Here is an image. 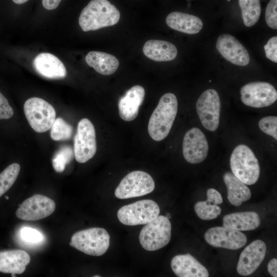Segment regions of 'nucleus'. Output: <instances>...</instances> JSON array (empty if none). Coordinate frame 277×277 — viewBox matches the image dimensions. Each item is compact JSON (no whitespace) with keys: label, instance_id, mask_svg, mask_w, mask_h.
<instances>
[{"label":"nucleus","instance_id":"nucleus-1","mask_svg":"<svg viewBox=\"0 0 277 277\" xmlns=\"http://www.w3.org/2000/svg\"><path fill=\"white\" fill-rule=\"evenodd\" d=\"M119 10L108 0H91L82 10L79 25L84 32L111 26L118 23Z\"/></svg>","mask_w":277,"mask_h":277},{"label":"nucleus","instance_id":"nucleus-2","mask_svg":"<svg viewBox=\"0 0 277 277\" xmlns=\"http://www.w3.org/2000/svg\"><path fill=\"white\" fill-rule=\"evenodd\" d=\"M177 100L172 93H167L160 98L152 112L148 125L150 136L155 141L165 139L169 134L177 111Z\"/></svg>","mask_w":277,"mask_h":277},{"label":"nucleus","instance_id":"nucleus-3","mask_svg":"<svg viewBox=\"0 0 277 277\" xmlns=\"http://www.w3.org/2000/svg\"><path fill=\"white\" fill-rule=\"evenodd\" d=\"M232 173L246 185L255 184L260 173L259 161L253 152L247 146H237L230 159Z\"/></svg>","mask_w":277,"mask_h":277},{"label":"nucleus","instance_id":"nucleus-4","mask_svg":"<svg viewBox=\"0 0 277 277\" xmlns=\"http://www.w3.org/2000/svg\"><path fill=\"white\" fill-rule=\"evenodd\" d=\"M110 235L102 228L93 227L78 231L73 234L69 245L83 253L101 256L108 250Z\"/></svg>","mask_w":277,"mask_h":277},{"label":"nucleus","instance_id":"nucleus-5","mask_svg":"<svg viewBox=\"0 0 277 277\" xmlns=\"http://www.w3.org/2000/svg\"><path fill=\"white\" fill-rule=\"evenodd\" d=\"M171 224L165 216L159 215L142 229L139 241L148 251H155L167 245L171 239Z\"/></svg>","mask_w":277,"mask_h":277},{"label":"nucleus","instance_id":"nucleus-6","mask_svg":"<svg viewBox=\"0 0 277 277\" xmlns=\"http://www.w3.org/2000/svg\"><path fill=\"white\" fill-rule=\"evenodd\" d=\"M24 111L30 126L38 133L51 129L55 120L54 108L41 98L34 97L27 100L24 105Z\"/></svg>","mask_w":277,"mask_h":277},{"label":"nucleus","instance_id":"nucleus-7","mask_svg":"<svg viewBox=\"0 0 277 277\" xmlns=\"http://www.w3.org/2000/svg\"><path fill=\"white\" fill-rule=\"evenodd\" d=\"M160 212L156 202L144 200L122 207L118 210L117 216L123 224L135 226L146 224L159 216Z\"/></svg>","mask_w":277,"mask_h":277},{"label":"nucleus","instance_id":"nucleus-8","mask_svg":"<svg viewBox=\"0 0 277 277\" xmlns=\"http://www.w3.org/2000/svg\"><path fill=\"white\" fill-rule=\"evenodd\" d=\"M154 188V180L149 174L143 171H134L121 180L114 194L118 199H129L147 194Z\"/></svg>","mask_w":277,"mask_h":277},{"label":"nucleus","instance_id":"nucleus-9","mask_svg":"<svg viewBox=\"0 0 277 277\" xmlns=\"http://www.w3.org/2000/svg\"><path fill=\"white\" fill-rule=\"evenodd\" d=\"M97 149L94 127L86 118L78 123L74 138V154L77 162L84 163L92 158Z\"/></svg>","mask_w":277,"mask_h":277},{"label":"nucleus","instance_id":"nucleus-10","mask_svg":"<svg viewBox=\"0 0 277 277\" xmlns=\"http://www.w3.org/2000/svg\"><path fill=\"white\" fill-rule=\"evenodd\" d=\"M221 100L216 90L209 89L199 97L196 111L203 127L210 131H215L220 123Z\"/></svg>","mask_w":277,"mask_h":277},{"label":"nucleus","instance_id":"nucleus-11","mask_svg":"<svg viewBox=\"0 0 277 277\" xmlns=\"http://www.w3.org/2000/svg\"><path fill=\"white\" fill-rule=\"evenodd\" d=\"M242 102L246 106L260 108L272 105L277 100L274 86L266 82H254L244 85L240 90Z\"/></svg>","mask_w":277,"mask_h":277},{"label":"nucleus","instance_id":"nucleus-12","mask_svg":"<svg viewBox=\"0 0 277 277\" xmlns=\"http://www.w3.org/2000/svg\"><path fill=\"white\" fill-rule=\"evenodd\" d=\"M55 207L54 201L50 198L36 194L25 200L16 210L15 214L24 221H37L51 215Z\"/></svg>","mask_w":277,"mask_h":277},{"label":"nucleus","instance_id":"nucleus-13","mask_svg":"<svg viewBox=\"0 0 277 277\" xmlns=\"http://www.w3.org/2000/svg\"><path fill=\"white\" fill-rule=\"evenodd\" d=\"M206 241L212 246L236 250L247 243L246 235L239 230L217 226L209 229L204 234Z\"/></svg>","mask_w":277,"mask_h":277},{"label":"nucleus","instance_id":"nucleus-14","mask_svg":"<svg viewBox=\"0 0 277 277\" xmlns=\"http://www.w3.org/2000/svg\"><path fill=\"white\" fill-rule=\"evenodd\" d=\"M209 150L208 142L204 133L193 127L185 133L183 143V154L185 160L191 164L202 162Z\"/></svg>","mask_w":277,"mask_h":277},{"label":"nucleus","instance_id":"nucleus-15","mask_svg":"<svg viewBox=\"0 0 277 277\" xmlns=\"http://www.w3.org/2000/svg\"><path fill=\"white\" fill-rule=\"evenodd\" d=\"M266 250L265 243L260 240L254 241L246 246L239 257L236 267L238 273L243 276L253 273L264 260Z\"/></svg>","mask_w":277,"mask_h":277},{"label":"nucleus","instance_id":"nucleus-16","mask_svg":"<svg viewBox=\"0 0 277 277\" xmlns=\"http://www.w3.org/2000/svg\"><path fill=\"white\" fill-rule=\"evenodd\" d=\"M216 48L226 60L233 64L245 66L249 63L250 56L247 50L231 35H220L216 41Z\"/></svg>","mask_w":277,"mask_h":277},{"label":"nucleus","instance_id":"nucleus-17","mask_svg":"<svg viewBox=\"0 0 277 277\" xmlns=\"http://www.w3.org/2000/svg\"><path fill=\"white\" fill-rule=\"evenodd\" d=\"M145 95L144 88L136 85L128 90L118 103V113L125 121L130 122L137 116Z\"/></svg>","mask_w":277,"mask_h":277},{"label":"nucleus","instance_id":"nucleus-18","mask_svg":"<svg viewBox=\"0 0 277 277\" xmlns=\"http://www.w3.org/2000/svg\"><path fill=\"white\" fill-rule=\"evenodd\" d=\"M171 268L179 277H208L206 268L190 254L174 256L171 261Z\"/></svg>","mask_w":277,"mask_h":277},{"label":"nucleus","instance_id":"nucleus-19","mask_svg":"<svg viewBox=\"0 0 277 277\" xmlns=\"http://www.w3.org/2000/svg\"><path fill=\"white\" fill-rule=\"evenodd\" d=\"M33 65L40 75L48 78H62L67 74L65 67L61 61L49 53L38 54L34 60Z\"/></svg>","mask_w":277,"mask_h":277},{"label":"nucleus","instance_id":"nucleus-20","mask_svg":"<svg viewBox=\"0 0 277 277\" xmlns=\"http://www.w3.org/2000/svg\"><path fill=\"white\" fill-rule=\"evenodd\" d=\"M30 262V256L22 250H11L0 251V272L15 274H22L26 270Z\"/></svg>","mask_w":277,"mask_h":277},{"label":"nucleus","instance_id":"nucleus-21","mask_svg":"<svg viewBox=\"0 0 277 277\" xmlns=\"http://www.w3.org/2000/svg\"><path fill=\"white\" fill-rule=\"evenodd\" d=\"M166 23L171 29L189 34L197 33L203 27V22L199 17L181 12L169 13Z\"/></svg>","mask_w":277,"mask_h":277},{"label":"nucleus","instance_id":"nucleus-22","mask_svg":"<svg viewBox=\"0 0 277 277\" xmlns=\"http://www.w3.org/2000/svg\"><path fill=\"white\" fill-rule=\"evenodd\" d=\"M143 52L146 57L156 62L172 61L177 54V50L174 44L158 39L147 41L143 46Z\"/></svg>","mask_w":277,"mask_h":277},{"label":"nucleus","instance_id":"nucleus-23","mask_svg":"<svg viewBox=\"0 0 277 277\" xmlns=\"http://www.w3.org/2000/svg\"><path fill=\"white\" fill-rule=\"evenodd\" d=\"M223 226L239 231L256 229L260 225L259 215L254 211L235 212L226 214L223 219Z\"/></svg>","mask_w":277,"mask_h":277},{"label":"nucleus","instance_id":"nucleus-24","mask_svg":"<svg viewBox=\"0 0 277 277\" xmlns=\"http://www.w3.org/2000/svg\"><path fill=\"white\" fill-rule=\"evenodd\" d=\"M223 180L227 188L228 200L232 205L239 206L250 199L251 193L249 188L232 172L225 173Z\"/></svg>","mask_w":277,"mask_h":277},{"label":"nucleus","instance_id":"nucleus-25","mask_svg":"<svg viewBox=\"0 0 277 277\" xmlns=\"http://www.w3.org/2000/svg\"><path fill=\"white\" fill-rule=\"evenodd\" d=\"M86 63L104 75L113 74L119 67L118 60L113 55L101 51H90L85 57Z\"/></svg>","mask_w":277,"mask_h":277},{"label":"nucleus","instance_id":"nucleus-26","mask_svg":"<svg viewBox=\"0 0 277 277\" xmlns=\"http://www.w3.org/2000/svg\"><path fill=\"white\" fill-rule=\"evenodd\" d=\"M244 25L248 27L255 24L261 13L260 0H239Z\"/></svg>","mask_w":277,"mask_h":277},{"label":"nucleus","instance_id":"nucleus-27","mask_svg":"<svg viewBox=\"0 0 277 277\" xmlns=\"http://www.w3.org/2000/svg\"><path fill=\"white\" fill-rule=\"evenodd\" d=\"M20 165L13 163L0 173V197L6 193L15 183L20 171Z\"/></svg>","mask_w":277,"mask_h":277},{"label":"nucleus","instance_id":"nucleus-28","mask_svg":"<svg viewBox=\"0 0 277 277\" xmlns=\"http://www.w3.org/2000/svg\"><path fill=\"white\" fill-rule=\"evenodd\" d=\"M194 208L198 217L205 221L216 219L222 211L221 208L217 205L210 203L207 201L196 202Z\"/></svg>","mask_w":277,"mask_h":277},{"label":"nucleus","instance_id":"nucleus-29","mask_svg":"<svg viewBox=\"0 0 277 277\" xmlns=\"http://www.w3.org/2000/svg\"><path fill=\"white\" fill-rule=\"evenodd\" d=\"M72 127L61 117L55 118L52 125L50 136L54 141L67 140L71 138Z\"/></svg>","mask_w":277,"mask_h":277},{"label":"nucleus","instance_id":"nucleus-30","mask_svg":"<svg viewBox=\"0 0 277 277\" xmlns=\"http://www.w3.org/2000/svg\"><path fill=\"white\" fill-rule=\"evenodd\" d=\"M74 156V151L71 147L62 146L53 157L52 162L54 169L57 172H62L66 165L71 162Z\"/></svg>","mask_w":277,"mask_h":277},{"label":"nucleus","instance_id":"nucleus-31","mask_svg":"<svg viewBox=\"0 0 277 277\" xmlns=\"http://www.w3.org/2000/svg\"><path fill=\"white\" fill-rule=\"evenodd\" d=\"M260 129L265 133L277 140V117L268 116L262 118L259 122Z\"/></svg>","mask_w":277,"mask_h":277},{"label":"nucleus","instance_id":"nucleus-32","mask_svg":"<svg viewBox=\"0 0 277 277\" xmlns=\"http://www.w3.org/2000/svg\"><path fill=\"white\" fill-rule=\"evenodd\" d=\"M22 240L28 244H37L43 241V235L38 230L28 227H24L21 230Z\"/></svg>","mask_w":277,"mask_h":277},{"label":"nucleus","instance_id":"nucleus-33","mask_svg":"<svg viewBox=\"0 0 277 277\" xmlns=\"http://www.w3.org/2000/svg\"><path fill=\"white\" fill-rule=\"evenodd\" d=\"M265 21L269 27L277 29V0L269 2L265 11Z\"/></svg>","mask_w":277,"mask_h":277},{"label":"nucleus","instance_id":"nucleus-34","mask_svg":"<svg viewBox=\"0 0 277 277\" xmlns=\"http://www.w3.org/2000/svg\"><path fill=\"white\" fill-rule=\"evenodd\" d=\"M266 56L274 63H277V36L270 38L264 47Z\"/></svg>","mask_w":277,"mask_h":277},{"label":"nucleus","instance_id":"nucleus-35","mask_svg":"<svg viewBox=\"0 0 277 277\" xmlns=\"http://www.w3.org/2000/svg\"><path fill=\"white\" fill-rule=\"evenodd\" d=\"M13 114V108L9 105L7 98L0 92V120L9 119Z\"/></svg>","mask_w":277,"mask_h":277},{"label":"nucleus","instance_id":"nucleus-36","mask_svg":"<svg viewBox=\"0 0 277 277\" xmlns=\"http://www.w3.org/2000/svg\"><path fill=\"white\" fill-rule=\"evenodd\" d=\"M207 201L216 205L223 203V199L220 193L213 188H210L207 191Z\"/></svg>","mask_w":277,"mask_h":277},{"label":"nucleus","instance_id":"nucleus-37","mask_svg":"<svg viewBox=\"0 0 277 277\" xmlns=\"http://www.w3.org/2000/svg\"><path fill=\"white\" fill-rule=\"evenodd\" d=\"M62 0H42L43 7L49 10H52L56 9Z\"/></svg>","mask_w":277,"mask_h":277},{"label":"nucleus","instance_id":"nucleus-38","mask_svg":"<svg viewBox=\"0 0 277 277\" xmlns=\"http://www.w3.org/2000/svg\"><path fill=\"white\" fill-rule=\"evenodd\" d=\"M268 271L273 277L277 276V260L273 258L268 263L267 266Z\"/></svg>","mask_w":277,"mask_h":277},{"label":"nucleus","instance_id":"nucleus-39","mask_svg":"<svg viewBox=\"0 0 277 277\" xmlns=\"http://www.w3.org/2000/svg\"><path fill=\"white\" fill-rule=\"evenodd\" d=\"M28 1L29 0H12V1L16 4H23Z\"/></svg>","mask_w":277,"mask_h":277},{"label":"nucleus","instance_id":"nucleus-40","mask_svg":"<svg viewBox=\"0 0 277 277\" xmlns=\"http://www.w3.org/2000/svg\"><path fill=\"white\" fill-rule=\"evenodd\" d=\"M165 216L169 220L171 218V215L169 213H167Z\"/></svg>","mask_w":277,"mask_h":277},{"label":"nucleus","instance_id":"nucleus-41","mask_svg":"<svg viewBox=\"0 0 277 277\" xmlns=\"http://www.w3.org/2000/svg\"><path fill=\"white\" fill-rule=\"evenodd\" d=\"M5 199H7V200H8V199H9V197H8V196H5Z\"/></svg>","mask_w":277,"mask_h":277},{"label":"nucleus","instance_id":"nucleus-42","mask_svg":"<svg viewBox=\"0 0 277 277\" xmlns=\"http://www.w3.org/2000/svg\"><path fill=\"white\" fill-rule=\"evenodd\" d=\"M93 276H94V277H100V276H100V275H94Z\"/></svg>","mask_w":277,"mask_h":277},{"label":"nucleus","instance_id":"nucleus-43","mask_svg":"<svg viewBox=\"0 0 277 277\" xmlns=\"http://www.w3.org/2000/svg\"><path fill=\"white\" fill-rule=\"evenodd\" d=\"M228 1H230V0H227Z\"/></svg>","mask_w":277,"mask_h":277}]
</instances>
